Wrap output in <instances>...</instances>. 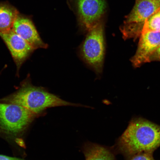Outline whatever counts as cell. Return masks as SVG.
Returning <instances> with one entry per match:
<instances>
[{
    "mask_svg": "<svg viewBox=\"0 0 160 160\" xmlns=\"http://www.w3.org/2000/svg\"><path fill=\"white\" fill-rule=\"evenodd\" d=\"M105 53L103 20L88 31L80 47L79 55L88 67L98 76L102 72Z\"/></svg>",
    "mask_w": 160,
    "mask_h": 160,
    "instance_id": "obj_4",
    "label": "cell"
},
{
    "mask_svg": "<svg viewBox=\"0 0 160 160\" xmlns=\"http://www.w3.org/2000/svg\"><path fill=\"white\" fill-rule=\"evenodd\" d=\"M37 118L21 106L0 102V138L16 150L23 151L27 132Z\"/></svg>",
    "mask_w": 160,
    "mask_h": 160,
    "instance_id": "obj_2",
    "label": "cell"
},
{
    "mask_svg": "<svg viewBox=\"0 0 160 160\" xmlns=\"http://www.w3.org/2000/svg\"><path fill=\"white\" fill-rule=\"evenodd\" d=\"M131 160H155L152 153L143 152L138 154L131 158Z\"/></svg>",
    "mask_w": 160,
    "mask_h": 160,
    "instance_id": "obj_13",
    "label": "cell"
},
{
    "mask_svg": "<svg viewBox=\"0 0 160 160\" xmlns=\"http://www.w3.org/2000/svg\"><path fill=\"white\" fill-rule=\"evenodd\" d=\"M80 27L88 32L102 21L107 8L105 0H73Z\"/></svg>",
    "mask_w": 160,
    "mask_h": 160,
    "instance_id": "obj_5",
    "label": "cell"
},
{
    "mask_svg": "<svg viewBox=\"0 0 160 160\" xmlns=\"http://www.w3.org/2000/svg\"><path fill=\"white\" fill-rule=\"evenodd\" d=\"M0 160H26L21 158L10 157L7 155L0 154Z\"/></svg>",
    "mask_w": 160,
    "mask_h": 160,
    "instance_id": "obj_15",
    "label": "cell"
},
{
    "mask_svg": "<svg viewBox=\"0 0 160 160\" xmlns=\"http://www.w3.org/2000/svg\"><path fill=\"white\" fill-rule=\"evenodd\" d=\"M160 146V126L147 120L134 119L119 138L117 149L128 158L152 153Z\"/></svg>",
    "mask_w": 160,
    "mask_h": 160,
    "instance_id": "obj_1",
    "label": "cell"
},
{
    "mask_svg": "<svg viewBox=\"0 0 160 160\" xmlns=\"http://www.w3.org/2000/svg\"><path fill=\"white\" fill-rule=\"evenodd\" d=\"M12 29L35 50L47 48V44L42 40L32 21L29 18L19 14Z\"/></svg>",
    "mask_w": 160,
    "mask_h": 160,
    "instance_id": "obj_8",
    "label": "cell"
},
{
    "mask_svg": "<svg viewBox=\"0 0 160 160\" xmlns=\"http://www.w3.org/2000/svg\"><path fill=\"white\" fill-rule=\"evenodd\" d=\"M83 151L86 160H115L109 150L97 144L86 143L83 146Z\"/></svg>",
    "mask_w": 160,
    "mask_h": 160,
    "instance_id": "obj_11",
    "label": "cell"
},
{
    "mask_svg": "<svg viewBox=\"0 0 160 160\" xmlns=\"http://www.w3.org/2000/svg\"><path fill=\"white\" fill-rule=\"evenodd\" d=\"M18 12L9 4L0 3V33L7 32L12 29Z\"/></svg>",
    "mask_w": 160,
    "mask_h": 160,
    "instance_id": "obj_10",
    "label": "cell"
},
{
    "mask_svg": "<svg viewBox=\"0 0 160 160\" xmlns=\"http://www.w3.org/2000/svg\"><path fill=\"white\" fill-rule=\"evenodd\" d=\"M142 31L160 32V8L146 20Z\"/></svg>",
    "mask_w": 160,
    "mask_h": 160,
    "instance_id": "obj_12",
    "label": "cell"
},
{
    "mask_svg": "<svg viewBox=\"0 0 160 160\" xmlns=\"http://www.w3.org/2000/svg\"><path fill=\"white\" fill-rule=\"evenodd\" d=\"M28 79V78L21 83L17 91L0 99V102L21 106L38 117L50 108L61 106H84L65 101L50 93L44 88L34 86Z\"/></svg>",
    "mask_w": 160,
    "mask_h": 160,
    "instance_id": "obj_3",
    "label": "cell"
},
{
    "mask_svg": "<svg viewBox=\"0 0 160 160\" xmlns=\"http://www.w3.org/2000/svg\"><path fill=\"white\" fill-rule=\"evenodd\" d=\"M0 37L9 50L17 66L18 74L22 65L35 49L12 29L0 33Z\"/></svg>",
    "mask_w": 160,
    "mask_h": 160,
    "instance_id": "obj_6",
    "label": "cell"
},
{
    "mask_svg": "<svg viewBox=\"0 0 160 160\" xmlns=\"http://www.w3.org/2000/svg\"><path fill=\"white\" fill-rule=\"evenodd\" d=\"M153 61H160V46L152 56L151 62Z\"/></svg>",
    "mask_w": 160,
    "mask_h": 160,
    "instance_id": "obj_14",
    "label": "cell"
},
{
    "mask_svg": "<svg viewBox=\"0 0 160 160\" xmlns=\"http://www.w3.org/2000/svg\"><path fill=\"white\" fill-rule=\"evenodd\" d=\"M160 8L157 0H136L133 9L126 18V25L143 24L147 19Z\"/></svg>",
    "mask_w": 160,
    "mask_h": 160,
    "instance_id": "obj_9",
    "label": "cell"
},
{
    "mask_svg": "<svg viewBox=\"0 0 160 160\" xmlns=\"http://www.w3.org/2000/svg\"><path fill=\"white\" fill-rule=\"evenodd\" d=\"M157 1H159L160 2V0H157Z\"/></svg>",
    "mask_w": 160,
    "mask_h": 160,
    "instance_id": "obj_16",
    "label": "cell"
},
{
    "mask_svg": "<svg viewBox=\"0 0 160 160\" xmlns=\"http://www.w3.org/2000/svg\"><path fill=\"white\" fill-rule=\"evenodd\" d=\"M160 46V32L142 31L137 52L131 59L134 67L151 62L152 56Z\"/></svg>",
    "mask_w": 160,
    "mask_h": 160,
    "instance_id": "obj_7",
    "label": "cell"
}]
</instances>
